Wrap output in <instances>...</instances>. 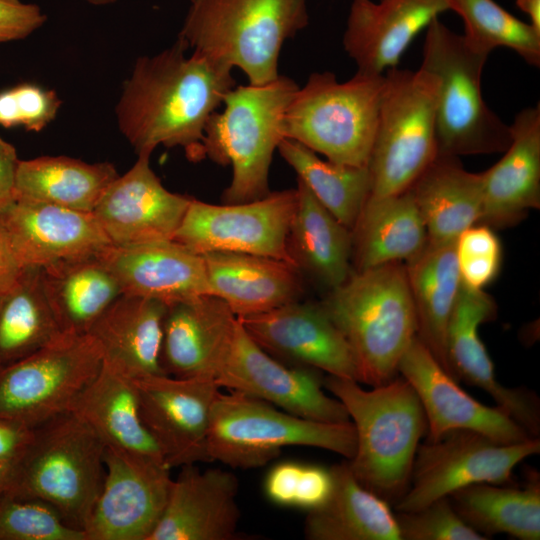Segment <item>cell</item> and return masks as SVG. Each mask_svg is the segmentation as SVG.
<instances>
[{
	"label": "cell",
	"instance_id": "1",
	"mask_svg": "<svg viewBox=\"0 0 540 540\" xmlns=\"http://www.w3.org/2000/svg\"><path fill=\"white\" fill-rule=\"evenodd\" d=\"M181 40L137 59L116 105L118 127L139 154L180 147L191 161L204 157L211 115L235 86L232 68L193 51Z\"/></svg>",
	"mask_w": 540,
	"mask_h": 540
},
{
	"label": "cell",
	"instance_id": "2",
	"mask_svg": "<svg viewBox=\"0 0 540 540\" xmlns=\"http://www.w3.org/2000/svg\"><path fill=\"white\" fill-rule=\"evenodd\" d=\"M324 387L345 407L356 433L348 465L355 478L387 502L408 489L427 420L413 387L403 378L364 389L358 381L328 375Z\"/></svg>",
	"mask_w": 540,
	"mask_h": 540
},
{
	"label": "cell",
	"instance_id": "3",
	"mask_svg": "<svg viewBox=\"0 0 540 540\" xmlns=\"http://www.w3.org/2000/svg\"><path fill=\"white\" fill-rule=\"evenodd\" d=\"M321 306L350 345L360 383L374 387L397 376L400 359L417 334L405 265L354 271Z\"/></svg>",
	"mask_w": 540,
	"mask_h": 540
},
{
	"label": "cell",
	"instance_id": "4",
	"mask_svg": "<svg viewBox=\"0 0 540 540\" xmlns=\"http://www.w3.org/2000/svg\"><path fill=\"white\" fill-rule=\"evenodd\" d=\"M306 1L190 0L178 38L195 52L241 69L249 84H267L280 75L284 42L308 25Z\"/></svg>",
	"mask_w": 540,
	"mask_h": 540
},
{
	"label": "cell",
	"instance_id": "5",
	"mask_svg": "<svg viewBox=\"0 0 540 540\" xmlns=\"http://www.w3.org/2000/svg\"><path fill=\"white\" fill-rule=\"evenodd\" d=\"M298 87L284 75L263 85H235L224 97L222 112L209 118L204 157L232 167L231 182L222 195L224 203L248 202L270 193L273 154L284 138L282 118Z\"/></svg>",
	"mask_w": 540,
	"mask_h": 540
},
{
	"label": "cell",
	"instance_id": "6",
	"mask_svg": "<svg viewBox=\"0 0 540 540\" xmlns=\"http://www.w3.org/2000/svg\"><path fill=\"white\" fill-rule=\"evenodd\" d=\"M488 54L471 48L435 18L426 28L421 68L438 78L436 135L438 155L504 152L511 143L510 125L486 104L481 78Z\"/></svg>",
	"mask_w": 540,
	"mask_h": 540
},
{
	"label": "cell",
	"instance_id": "7",
	"mask_svg": "<svg viewBox=\"0 0 540 540\" xmlns=\"http://www.w3.org/2000/svg\"><path fill=\"white\" fill-rule=\"evenodd\" d=\"M384 81V74L356 72L348 81L339 82L332 72L312 73L285 110L284 138L331 162L368 166Z\"/></svg>",
	"mask_w": 540,
	"mask_h": 540
},
{
	"label": "cell",
	"instance_id": "8",
	"mask_svg": "<svg viewBox=\"0 0 540 540\" xmlns=\"http://www.w3.org/2000/svg\"><path fill=\"white\" fill-rule=\"evenodd\" d=\"M104 453L105 444L88 424L65 412L36 427L9 492L46 502L84 532L104 482Z\"/></svg>",
	"mask_w": 540,
	"mask_h": 540
},
{
	"label": "cell",
	"instance_id": "9",
	"mask_svg": "<svg viewBox=\"0 0 540 540\" xmlns=\"http://www.w3.org/2000/svg\"><path fill=\"white\" fill-rule=\"evenodd\" d=\"M288 446L321 448L350 460L356 450V433L351 421L310 420L245 393L219 391L211 409L207 437L211 462L256 468Z\"/></svg>",
	"mask_w": 540,
	"mask_h": 540
},
{
	"label": "cell",
	"instance_id": "10",
	"mask_svg": "<svg viewBox=\"0 0 540 540\" xmlns=\"http://www.w3.org/2000/svg\"><path fill=\"white\" fill-rule=\"evenodd\" d=\"M378 121L368 162L371 192L379 198L408 190L438 155V78L422 69L384 73Z\"/></svg>",
	"mask_w": 540,
	"mask_h": 540
},
{
	"label": "cell",
	"instance_id": "11",
	"mask_svg": "<svg viewBox=\"0 0 540 540\" xmlns=\"http://www.w3.org/2000/svg\"><path fill=\"white\" fill-rule=\"evenodd\" d=\"M103 364L89 334L65 335L39 351L0 367V417L36 428L71 410Z\"/></svg>",
	"mask_w": 540,
	"mask_h": 540
},
{
	"label": "cell",
	"instance_id": "12",
	"mask_svg": "<svg viewBox=\"0 0 540 540\" xmlns=\"http://www.w3.org/2000/svg\"><path fill=\"white\" fill-rule=\"evenodd\" d=\"M539 453V438L506 444L471 430L450 431L419 444L408 489L396 502V512L418 510L473 484H512L515 467Z\"/></svg>",
	"mask_w": 540,
	"mask_h": 540
},
{
	"label": "cell",
	"instance_id": "13",
	"mask_svg": "<svg viewBox=\"0 0 540 540\" xmlns=\"http://www.w3.org/2000/svg\"><path fill=\"white\" fill-rule=\"evenodd\" d=\"M296 204V188L235 204L217 205L192 198L172 240L199 255L254 254L298 268L288 245Z\"/></svg>",
	"mask_w": 540,
	"mask_h": 540
},
{
	"label": "cell",
	"instance_id": "14",
	"mask_svg": "<svg viewBox=\"0 0 540 540\" xmlns=\"http://www.w3.org/2000/svg\"><path fill=\"white\" fill-rule=\"evenodd\" d=\"M319 372L280 363L248 335L238 319L229 354L216 382L220 388L259 398L302 418L349 422L344 405L325 393L324 378Z\"/></svg>",
	"mask_w": 540,
	"mask_h": 540
},
{
	"label": "cell",
	"instance_id": "15",
	"mask_svg": "<svg viewBox=\"0 0 540 540\" xmlns=\"http://www.w3.org/2000/svg\"><path fill=\"white\" fill-rule=\"evenodd\" d=\"M102 489L85 525L86 540H148L172 480L165 463L105 447Z\"/></svg>",
	"mask_w": 540,
	"mask_h": 540
},
{
	"label": "cell",
	"instance_id": "16",
	"mask_svg": "<svg viewBox=\"0 0 540 540\" xmlns=\"http://www.w3.org/2000/svg\"><path fill=\"white\" fill-rule=\"evenodd\" d=\"M142 421L168 467L211 462L207 437L220 387L213 379L165 374L132 378Z\"/></svg>",
	"mask_w": 540,
	"mask_h": 540
},
{
	"label": "cell",
	"instance_id": "17",
	"mask_svg": "<svg viewBox=\"0 0 540 540\" xmlns=\"http://www.w3.org/2000/svg\"><path fill=\"white\" fill-rule=\"evenodd\" d=\"M398 374L413 387L422 404L427 441L460 429L506 444L539 438L531 436L499 407L486 406L465 392L417 336L401 357Z\"/></svg>",
	"mask_w": 540,
	"mask_h": 540
},
{
	"label": "cell",
	"instance_id": "18",
	"mask_svg": "<svg viewBox=\"0 0 540 540\" xmlns=\"http://www.w3.org/2000/svg\"><path fill=\"white\" fill-rule=\"evenodd\" d=\"M238 319L248 335L270 355L359 382L352 349L321 304L296 300Z\"/></svg>",
	"mask_w": 540,
	"mask_h": 540
},
{
	"label": "cell",
	"instance_id": "19",
	"mask_svg": "<svg viewBox=\"0 0 540 540\" xmlns=\"http://www.w3.org/2000/svg\"><path fill=\"white\" fill-rule=\"evenodd\" d=\"M150 156L139 154L92 211L113 246L172 240L192 200L162 185L150 166Z\"/></svg>",
	"mask_w": 540,
	"mask_h": 540
},
{
	"label": "cell",
	"instance_id": "20",
	"mask_svg": "<svg viewBox=\"0 0 540 540\" xmlns=\"http://www.w3.org/2000/svg\"><path fill=\"white\" fill-rule=\"evenodd\" d=\"M497 306L484 290L461 283L447 328V356L455 379L482 389L530 435L540 434V401L528 389L504 386L497 380L493 362L478 328L496 317Z\"/></svg>",
	"mask_w": 540,
	"mask_h": 540
},
{
	"label": "cell",
	"instance_id": "21",
	"mask_svg": "<svg viewBox=\"0 0 540 540\" xmlns=\"http://www.w3.org/2000/svg\"><path fill=\"white\" fill-rule=\"evenodd\" d=\"M0 225L21 268L99 255L111 243L92 213L14 198Z\"/></svg>",
	"mask_w": 540,
	"mask_h": 540
},
{
	"label": "cell",
	"instance_id": "22",
	"mask_svg": "<svg viewBox=\"0 0 540 540\" xmlns=\"http://www.w3.org/2000/svg\"><path fill=\"white\" fill-rule=\"evenodd\" d=\"M238 317L214 295L167 305L163 319L160 365L168 376L216 378L229 354Z\"/></svg>",
	"mask_w": 540,
	"mask_h": 540
},
{
	"label": "cell",
	"instance_id": "23",
	"mask_svg": "<svg viewBox=\"0 0 540 540\" xmlns=\"http://www.w3.org/2000/svg\"><path fill=\"white\" fill-rule=\"evenodd\" d=\"M448 10L449 0H352L344 50L357 72L383 75L397 67L413 39Z\"/></svg>",
	"mask_w": 540,
	"mask_h": 540
},
{
	"label": "cell",
	"instance_id": "24",
	"mask_svg": "<svg viewBox=\"0 0 540 540\" xmlns=\"http://www.w3.org/2000/svg\"><path fill=\"white\" fill-rule=\"evenodd\" d=\"M238 479L219 468L182 466L148 540H231L240 511Z\"/></svg>",
	"mask_w": 540,
	"mask_h": 540
},
{
	"label": "cell",
	"instance_id": "25",
	"mask_svg": "<svg viewBox=\"0 0 540 540\" xmlns=\"http://www.w3.org/2000/svg\"><path fill=\"white\" fill-rule=\"evenodd\" d=\"M100 256L116 277L122 294L166 305L212 295L203 257L174 240L111 245Z\"/></svg>",
	"mask_w": 540,
	"mask_h": 540
},
{
	"label": "cell",
	"instance_id": "26",
	"mask_svg": "<svg viewBox=\"0 0 540 540\" xmlns=\"http://www.w3.org/2000/svg\"><path fill=\"white\" fill-rule=\"evenodd\" d=\"M504 156L481 172L483 214L480 223L506 227L540 207V105L526 107L510 125Z\"/></svg>",
	"mask_w": 540,
	"mask_h": 540
},
{
	"label": "cell",
	"instance_id": "27",
	"mask_svg": "<svg viewBox=\"0 0 540 540\" xmlns=\"http://www.w3.org/2000/svg\"><path fill=\"white\" fill-rule=\"evenodd\" d=\"M211 294L237 317L263 313L296 301L302 293L299 269L254 254L209 252L201 255Z\"/></svg>",
	"mask_w": 540,
	"mask_h": 540
},
{
	"label": "cell",
	"instance_id": "28",
	"mask_svg": "<svg viewBox=\"0 0 540 540\" xmlns=\"http://www.w3.org/2000/svg\"><path fill=\"white\" fill-rule=\"evenodd\" d=\"M167 305L139 296H119L88 333L103 362L130 378L164 374L160 365L163 319Z\"/></svg>",
	"mask_w": 540,
	"mask_h": 540
},
{
	"label": "cell",
	"instance_id": "29",
	"mask_svg": "<svg viewBox=\"0 0 540 540\" xmlns=\"http://www.w3.org/2000/svg\"><path fill=\"white\" fill-rule=\"evenodd\" d=\"M70 411L88 424L105 447L165 463L142 421L132 378L108 364L103 362Z\"/></svg>",
	"mask_w": 540,
	"mask_h": 540
},
{
	"label": "cell",
	"instance_id": "30",
	"mask_svg": "<svg viewBox=\"0 0 540 540\" xmlns=\"http://www.w3.org/2000/svg\"><path fill=\"white\" fill-rule=\"evenodd\" d=\"M333 488L328 500L308 511L304 535L309 540H401L389 502L364 487L348 461L330 467Z\"/></svg>",
	"mask_w": 540,
	"mask_h": 540
},
{
	"label": "cell",
	"instance_id": "31",
	"mask_svg": "<svg viewBox=\"0 0 540 540\" xmlns=\"http://www.w3.org/2000/svg\"><path fill=\"white\" fill-rule=\"evenodd\" d=\"M355 271L409 261L428 243V233L410 189L368 198L352 229Z\"/></svg>",
	"mask_w": 540,
	"mask_h": 540
},
{
	"label": "cell",
	"instance_id": "32",
	"mask_svg": "<svg viewBox=\"0 0 540 540\" xmlns=\"http://www.w3.org/2000/svg\"><path fill=\"white\" fill-rule=\"evenodd\" d=\"M409 189L424 220L429 242L454 241L481 221V175L467 171L458 157L437 155Z\"/></svg>",
	"mask_w": 540,
	"mask_h": 540
},
{
	"label": "cell",
	"instance_id": "33",
	"mask_svg": "<svg viewBox=\"0 0 540 540\" xmlns=\"http://www.w3.org/2000/svg\"><path fill=\"white\" fill-rule=\"evenodd\" d=\"M405 270L416 313V336L453 376L446 338L450 315L461 286L455 240L442 243L428 241L418 255L406 262Z\"/></svg>",
	"mask_w": 540,
	"mask_h": 540
},
{
	"label": "cell",
	"instance_id": "34",
	"mask_svg": "<svg viewBox=\"0 0 540 540\" xmlns=\"http://www.w3.org/2000/svg\"><path fill=\"white\" fill-rule=\"evenodd\" d=\"M41 270L47 299L65 335L87 334L122 295L116 277L100 254L55 262Z\"/></svg>",
	"mask_w": 540,
	"mask_h": 540
},
{
	"label": "cell",
	"instance_id": "35",
	"mask_svg": "<svg viewBox=\"0 0 540 540\" xmlns=\"http://www.w3.org/2000/svg\"><path fill=\"white\" fill-rule=\"evenodd\" d=\"M296 190L297 204L288 234L290 253L299 269L335 289L352 273V232L299 179Z\"/></svg>",
	"mask_w": 540,
	"mask_h": 540
},
{
	"label": "cell",
	"instance_id": "36",
	"mask_svg": "<svg viewBox=\"0 0 540 540\" xmlns=\"http://www.w3.org/2000/svg\"><path fill=\"white\" fill-rule=\"evenodd\" d=\"M118 176L115 166L109 162L87 163L67 156L20 160L14 198L92 213Z\"/></svg>",
	"mask_w": 540,
	"mask_h": 540
},
{
	"label": "cell",
	"instance_id": "37",
	"mask_svg": "<svg viewBox=\"0 0 540 540\" xmlns=\"http://www.w3.org/2000/svg\"><path fill=\"white\" fill-rule=\"evenodd\" d=\"M526 484L478 483L451 493L460 517L487 539L507 534L519 540L540 539V478L532 471Z\"/></svg>",
	"mask_w": 540,
	"mask_h": 540
},
{
	"label": "cell",
	"instance_id": "38",
	"mask_svg": "<svg viewBox=\"0 0 540 540\" xmlns=\"http://www.w3.org/2000/svg\"><path fill=\"white\" fill-rule=\"evenodd\" d=\"M63 336L45 293L41 267H23L12 286L0 296V367Z\"/></svg>",
	"mask_w": 540,
	"mask_h": 540
},
{
	"label": "cell",
	"instance_id": "39",
	"mask_svg": "<svg viewBox=\"0 0 540 540\" xmlns=\"http://www.w3.org/2000/svg\"><path fill=\"white\" fill-rule=\"evenodd\" d=\"M313 196L345 227L354 228L371 192L368 166L322 160L303 144L283 138L278 148Z\"/></svg>",
	"mask_w": 540,
	"mask_h": 540
},
{
	"label": "cell",
	"instance_id": "40",
	"mask_svg": "<svg viewBox=\"0 0 540 540\" xmlns=\"http://www.w3.org/2000/svg\"><path fill=\"white\" fill-rule=\"evenodd\" d=\"M450 10L463 20L468 45L486 54L506 47L527 64L540 66V32L493 0H449Z\"/></svg>",
	"mask_w": 540,
	"mask_h": 540
},
{
	"label": "cell",
	"instance_id": "41",
	"mask_svg": "<svg viewBox=\"0 0 540 540\" xmlns=\"http://www.w3.org/2000/svg\"><path fill=\"white\" fill-rule=\"evenodd\" d=\"M0 540H86L46 502L6 492L0 496Z\"/></svg>",
	"mask_w": 540,
	"mask_h": 540
},
{
	"label": "cell",
	"instance_id": "42",
	"mask_svg": "<svg viewBox=\"0 0 540 540\" xmlns=\"http://www.w3.org/2000/svg\"><path fill=\"white\" fill-rule=\"evenodd\" d=\"M455 252L464 285L483 290L498 275L502 248L490 226L478 223L464 230L455 240Z\"/></svg>",
	"mask_w": 540,
	"mask_h": 540
},
{
	"label": "cell",
	"instance_id": "43",
	"mask_svg": "<svg viewBox=\"0 0 540 540\" xmlns=\"http://www.w3.org/2000/svg\"><path fill=\"white\" fill-rule=\"evenodd\" d=\"M395 514L401 540H487L460 517L448 496Z\"/></svg>",
	"mask_w": 540,
	"mask_h": 540
},
{
	"label": "cell",
	"instance_id": "44",
	"mask_svg": "<svg viewBox=\"0 0 540 540\" xmlns=\"http://www.w3.org/2000/svg\"><path fill=\"white\" fill-rule=\"evenodd\" d=\"M61 103L54 90L36 83L24 82L2 89L0 126L40 132L55 119Z\"/></svg>",
	"mask_w": 540,
	"mask_h": 540
},
{
	"label": "cell",
	"instance_id": "45",
	"mask_svg": "<svg viewBox=\"0 0 540 540\" xmlns=\"http://www.w3.org/2000/svg\"><path fill=\"white\" fill-rule=\"evenodd\" d=\"M45 22L46 15L36 4L0 0V45L28 37Z\"/></svg>",
	"mask_w": 540,
	"mask_h": 540
},
{
	"label": "cell",
	"instance_id": "46",
	"mask_svg": "<svg viewBox=\"0 0 540 540\" xmlns=\"http://www.w3.org/2000/svg\"><path fill=\"white\" fill-rule=\"evenodd\" d=\"M333 488L331 469L315 464L301 463L296 481L293 507L311 511L322 506Z\"/></svg>",
	"mask_w": 540,
	"mask_h": 540
},
{
	"label": "cell",
	"instance_id": "47",
	"mask_svg": "<svg viewBox=\"0 0 540 540\" xmlns=\"http://www.w3.org/2000/svg\"><path fill=\"white\" fill-rule=\"evenodd\" d=\"M36 428L0 417V461L17 463L35 436Z\"/></svg>",
	"mask_w": 540,
	"mask_h": 540
},
{
	"label": "cell",
	"instance_id": "48",
	"mask_svg": "<svg viewBox=\"0 0 540 540\" xmlns=\"http://www.w3.org/2000/svg\"><path fill=\"white\" fill-rule=\"evenodd\" d=\"M19 161L15 147L0 136V209L14 199Z\"/></svg>",
	"mask_w": 540,
	"mask_h": 540
},
{
	"label": "cell",
	"instance_id": "49",
	"mask_svg": "<svg viewBox=\"0 0 540 540\" xmlns=\"http://www.w3.org/2000/svg\"><path fill=\"white\" fill-rule=\"evenodd\" d=\"M21 269L0 225V296L12 286Z\"/></svg>",
	"mask_w": 540,
	"mask_h": 540
},
{
	"label": "cell",
	"instance_id": "50",
	"mask_svg": "<svg viewBox=\"0 0 540 540\" xmlns=\"http://www.w3.org/2000/svg\"><path fill=\"white\" fill-rule=\"evenodd\" d=\"M516 5L529 17V23L540 32V0H516Z\"/></svg>",
	"mask_w": 540,
	"mask_h": 540
},
{
	"label": "cell",
	"instance_id": "51",
	"mask_svg": "<svg viewBox=\"0 0 540 540\" xmlns=\"http://www.w3.org/2000/svg\"><path fill=\"white\" fill-rule=\"evenodd\" d=\"M16 464L0 461V496L13 488L16 477Z\"/></svg>",
	"mask_w": 540,
	"mask_h": 540
},
{
	"label": "cell",
	"instance_id": "52",
	"mask_svg": "<svg viewBox=\"0 0 540 540\" xmlns=\"http://www.w3.org/2000/svg\"><path fill=\"white\" fill-rule=\"evenodd\" d=\"M82 1H85L95 6H105V5H110L117 2V0H82Z\"/></svg>",
	"mask_w": 540,
	"mask_h": 540
}]
</instances>
